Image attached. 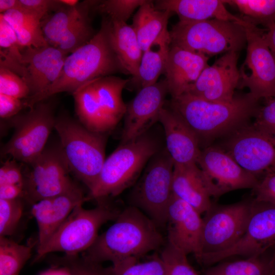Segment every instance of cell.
I'll use <instances>...</instances> for the list:
<instances>
[{"instance_id": "obj_1", "label": "cell", "mask_w": 275, "mask_h": 275, "mask_svg": "<svg viewBox=\"0 0 275 275\" xmlns=\"http://www.w3.org/2000/svg\"><path fill=\"white\" fill-rule=\"evenodd\" d=\"M164 243L156 224L141 210L130 206L120 212L114 223L98 235L81 256L96 263L113 264L141 258Z\"/></svg>"}, {"instance_id": "obj_2", "label": "cell", "mask_w": 275, "mask_h": 275, "mask_svg": "<svg viewBox=\"0 0 275 275\" xmlns=\"http://www.w3.org/2000/svg\"><path fill=\"white\" fill-rule=\"evenodd\" d=\"M118 72L124 73L110 44L105 16L92 40L67 57L58 78L43 92L24 100L25 107L31 108L57 93L72 94L92 80Z\"/></svg>"}, {"instance_id": "obj_3", "label": "cell", "mask_w": 275, "mask_h": 275, "mask_svg": "<svg viewBox=\"0 0 275 275\" xmlns=\"http://www.w3.org/2000/svg\"><path fill=\"white\" fill-rule=\"evenodd\" d=\"M258 102L249 93L226 102L208 101L185 93L172 98L171 108L180 116L200 141L231 134L246 125L257 112Z\"/></svg>"}, {"instance_id": "obj_4", "label": "cell", "mask_w": 275, "mask_h": 275, "mask_svg": "<svg viewBox=\"0 0 275 275\" xmlns=\"http://www.w3.org/2000/svg\"><path fill=\"white\" fill-rule=\"evenodd\" d=\"M159 148L157 140L148 132L120 143L105 159L95 185L89 191L88 200L108 198L122 193L137 180Z\"/></svg>"}, {"instance_id": "obj_5", "label": "cell", "mask_w": 275, "mask_h": 275, "mask_svg": "<svg viewBox=\"0 0 275 275\" xmlns=\"http://www.w3.org/2000/svg\"><path fill=\"white\" fill-rule=\"evenodd\" d=\"M54 129L72 173L89 191L95 185L105 160L107 133L89 130L66 114L56 117Z\"/></svg>"}, {"instance_id": "obj_6", "label": "cell", "mask_w": 275, "mask_h": 275, "mask_svg": "<svg viewBox=\"0 0 275 275\" xmlns=\"http://www.w3.org/2000/svg\"><path fill=\"white\" fill-rule=\"evenodd\" d=\"M107 199L96 200L97 205L89 209L82 207L84 203L78 204L51 238L37 249L34 262L52 252L78 255L89 249L97 238L101 226L115 220L121 212Z\"/></svg>"}, {"instance_id": "obj_7", "label": "cell", "mask_w": 275, "mask_h": 275, "mask_svg": "<svg viewBox=\"0 0 275 275\" xmlns=\"http://www.w3.org/2000/svg\"><path fill=\"white\" fill-rule=\"evenodd\" d=\"M170 34L171 45L207 56L238 52L246 43L241 24L216 19L179 21L172 26Z\"/></svg>"}, {"instance_id": "obj_8", "label": "cell", "mask_w": 275, "mask_h": 275, "mask_svg": "<svg viewBox=\"0 0 275 275\" xmlns=\"http://www.w3.org/2000/svg\"><path fill=\"white\" fill-rule=\"evenodd\" d=\"M174 168L167 150H159L147 164L130 195L131 206L141 210L158 227L167 225Z\"/></svg>"}, {"instance_id": "obj_9", "label": "cell", "mask_w": 275, "mask_h": 275, "mask_svg": "<svg viewBox=\"0 0 275 275\" xmlns=\"http://www.w3.org/2000/svg\"><path fill=\"white\" fill-rule=\"evenodd\" d=\"M56 119L51 103L44 100L35 104L26 113L12 118L15 131L2 148V154L25 164L31 163L46 147Z\"/></svg>"}, {"instance_id": "obj_10", "label": "cell", "mask_w": 275, "mask_h": 275, "mask_svg": "<svg viewBox=\"0 0 275 275\" xmlns=\"http://www.w3.org/2000/svg\"><path fill=\"white\" fill-rule=\"evenodd\" d=\"M23 171V199L32 205L68 192L77 186L70 176L69 166L61 145L45 147Z\"/></svg>"}, {"instance_id": "obj_11", "label": "cell", "mask_w": 275, "mask_h": 275, "mask_svg": "<svg viewBox=\"0 0 275 275\" xmlns=\"http://www.w3.org/2000/svg\"><path fill=\"white\" fill-rule=\"evenodd\" d=\"M253 203L252 199L229 205L212 204L203 218L201 259L205 255L224 251L241 238Z\"/></svg>"}, {"instance_id": "obj_12", "label": "cell", "mask_w": 275, "mask_h": 275, "mask_svg": "<svg viewBox=\"0 0 275 275\" xmlns=\"http://www.w3.org/2000/svg\"><path fill=\"white\" fill-rule=\"evenodd\" d=\"M246 55L239 70L238 87L247 88L255 99L275 98V60L265 39L264 30L245 20Z\"/></svg>"}, {"instance_id": "obj_13", "label": "cell", "mask_w": 275, "mask_h": 275, "mask_svg": "<svg viewBox=\"0 0 275 275\" xmlns=\"http://www.w3.org/2000/svg\"><path fill=\"white\" fill-rule=\"evenodd\" d=\"M253 200L252 211L241 238L224 251L203 256L200 264L210 266L234 256L254 257L275 246V205Z\"/></svg>"}, {"instance_id": "obj_14", "label": "cell", "mask_w": 275, "mask_h": 275, "mask_svg": "<svg viewBox=\"0 0 275 275\" xmlns=\"http://www.w3.org/2000/svg\"><path fill=\"white\" fill-rule=\"evenodd\" d=\"M197 164L211 197L217 198L237 189H253L258 182L257 177L217 147L209 146L201 150Z\"/></svg>"}, {"instance_id": "obj_15", "label": "cell", "mask_w": 275, "mask_h": 275, "mask_svg": "<svg viewBox=\"0 0 275 275\" xmlns=\"http://www.w3.org/2000/svg\"><path fill=\"white\" fill-rule=\"evenodd\" d=\"M225 150L258 180L275 170V145L253 125H245L231 133Z\"/></svg>"}, {"instance_id": "obj_16", "label": "cell", "mask_w": 275, "mask_h": 275, "mask_svg": "<svg viewBox=\"0 0 275 275\" xmlns=\"http://www.w3.org/2000/svg\"><path fill=\"white\" fill-rule=\"evenodd\" d=\"M238 56L237 51L225 53L211 66L205 68L185 93L211 102L231 101L239 83Z\"/></svg>"}, {"instance_id": "obj_17", "label": "cell", "mask_w": 275, "mask_h": 275, "mask_svg": "<svg viewBox=\"0 0 275 275\" xmlns=\"http://www.w3.org/2000/svg\"><path fill=\"white\" fill-rule=\"evenodd\" d=\"M168 93L165 79L140 89L134 98L126 104L120 143L134 140L148 132L158 121Z\"/></svg>"}, {"instance_id": "obj_18", "label": "cell", "mask_w": 275, "mask_h": 275, "mask_svg": "<svg viewBox=\"0 0 275 275\" xmlns=\"http://www.w3.org/2000/svg\"><path fill=\"white\" fill-rule=\"evenodd\" d=\"M167 225V241L187 255L193 254L199 262L202 256L201 214L173 194L168 206Z\"/></svg>"}, {"instance_id": "obj_19", "label": "cell", "mask_w": 275, "mask_h": 275, "mask_svg": "<svg viewBox=\"0 0 275 275\" xmlns=\"http://www.w3.org/2000/svg\"><path fill=\"white\" fill-rule=\"evenodd\" d=\"M22 54L24 66L22 78L32 96L44 91L58 78L69 54L48 45L26 47Z\"/></svg>"}, {"instance_id": "obj_20", "label": "cell", "mask_w": 275, "mask_h": 275, "mask_svg": "<svg viewBox=\"0 0 275 275\" xmlns=\"http://www.w3.org/2000/svg\"><path fill=\"white\" fill-rule=\"evenodd\" d=\"M87 200V196L78 185L68 192L33 204L31 213L36 221L38 229L37 249L51 238L78 204Z\"/></svg>"}, {"instance_id": "obj_21", "label": "cell", "mask_w": 275, "mask_h": 275, "mask_svg": "<svg viewBox=\"0 0 275 275\" xmlns=\"http://www.w3.org/2000/svg\"><path fill=\"white\" fill-rule=\"evenodd\" d=\"M158 121L164 130L166 150L174 164L197 163L201 151L200 141L180 116L172 108L163 107Z\"/></svg>"}, {"instance_id": "obj_22", "label": "cell", "mask_w": 275, "mask_h": 275, "mask_svg": "<svg viewBox=\"0 0 275 275\" xmlns=\"http://www.w3.org/2000/svg\"><path fill=\"white\" fill-rule=\"evenodd\" d=\"M208 59L204 53L171 45L164 73L172 98L185 93L209 66Z\"/></svg>"}, {"instance_id": "obj_23", "label": "cell", "mask_w": 275, "mask_h": 275, "mask_svg": "<svg viewBox=\"0 0 275 275\" xmlns=\"http://www.w3.org/2000/svg\"><path fill=\"white\" fill-rule=\"evenodd\" d=\"M159 10L176 14L181 21H201L211 19L230 21L242 24L243 18L230 13L226 8L225 1L158 0L154 1Z\"/></svg>"}, {"instance_id": "obj_24", "label": "cell", "mask_w": 275, "mask_h": 275, "mask_svg": "<svg viewBox=\"0 0 275 275\" xmlns=\"http://www.w3.org/2000/svg\"><path fill=\"white\" fill-rule=\"evenodd\" d=\"M129 81V79L112 75L92 81L96 106L109 131L124 117L126 104L122 98V92Z\"/></svg>"}, {"instance_id": "obj_25", "label": "cell", "mask_w": 275, "mask_h": 275, "mask_svg": "<svg viewBox=\"0 0 275 275\" xmlns=\"http://www.w3.org/2000/svg\"><path fill=\"white\" fill-rule=\"evenodd\" d=\"M172 191L201 214L208 210L212 204L201 171L197 163L174 164Z\"/></svg>"}, {"instance_id": "obj_26", "label": "cell", "mask_w": 275, "mask_h": 275, "mask_svg": "<svg viewBox=\"0 0 275 275\" xmlns=\"http://www.w3.org/2000/svg\"><path fill=\"white\" fill-rule=\"evenodd\" d=\"M107 18L111 47L124 73L131 75L132 77H135L138 74L143 51L134 31L131 25L125 22Z\"/></svg>"}, {"instance_id": "obj_27", "label": "cell", "mask_w": 275, "mask_h": 275, "mask_svg": "<svg viewBox=\"0 0 275 275\" xmlns=\"http://www.w3.org/2000/svg\"><path fill=\"white\" fill-rule=\"evenodd\" d=\"M173 13L157 9L153 1L146 0L134 14L131 26L144 52L168 33V24Z\"/></svg>"}, {"instance_id": "obj_28", "label": "cell", "mask_w": 275, "mask_h": 275, "mask_svg": "<svg viewBox=\"0 0 275 275\" xmlns=\"http://www.w3.org/2000/svg\"><path fill=\"white\" fill-rule=\"evenodd\" d=\"M171 44L169 31L143 52L138 74L129 82L140 89L156 83L164 72Z\"/></svg>"}, {"instance_id": "obj_29", "label": "cell", "mask_w": 275, "mask_h": 275, "mask_svg": "<svg viewBox=\"0 0 275 275\" xmlns=\"http://www.w3.org/2000/svg\"><path fill=\"white\" fill-rule=\"evenodd\" d=\"M204 275H272L271 249L254 257L222 261L207 268Z\"/></svg>"}, {"instance_id": "obj_30", "label": "cell", "mask_w": 275, "mask_h": 275, "mask_svg": "<svg viewBox=\"0 0 275 275\" xmlns=\"http://www.w3.org/2000/svg\"><path fill=\"white\" fill-rule=\"evenodd\" d=\"M98 1H84L74 7L64 6L41 22L44 37L49 45L57 47L61 35L87 9L93 8Z\"/></svg>"}, {"instance_id": "obj_31", "label": "cell", "mask_w": 275, "mask_h": 275, "mask_svg": "<svg viewBox=\"0 0 275 275\" xmlns=\"http://www.w3.org/2000/svg\"><path fill=\"white\" fill-rule=\"evenodd\" d=\"M92 81L84 85L72 94L78 121L89 130L108 133L104 119L96 105Z\"/></svg>"}, {"instance_id": "obj_32", "label": "cell", "mask_w": 275, "mask_h": 275, "mask_svg": "<svg viewBox=\"0 0 275 275\" xmlns=\"http://www.w3.org/2000/svg\"><path fill=\"white\" fill-rule=\"evenodd\" d=\"M1 66L14 72L21 78L24 71L22 51L16 33L0 14Z\"/></svg>"}, {"instance_id": "obj_33", "label": "cell", "mask_w": 275, "mask_h": 275, "mask_svg": "<svg viewBox=\"0 0 275 275\" xmlns=\"http://www.w3.org/2000/svg\"><path fill=\"white\" fill-rule=\"evenodd\" d=\"M86 10L60 36L57 47L70 54L82 47L96 35L89 16L91 10Z\"/></svg>"}, {"instance_id": "obj_34", "label": "cell", "mask_w": 275, "mask_h": 275, "mask_svg": "<svg viewBox=\"0 0 275 275\" xmlns=\"http://www.w3.org/2000/svg\"><path fill=\"white\" fill-rule=\"evenodd\" d=\"M32 246L0 236V275H19L31 257Z\"/></svg>"}, {"instance_id": "obj_35", "label": "cell", "mask_w": 275, "mask_h": 275, "mask_svg": "<svg viewBox=\"0 0 275 275\" xmlns=\"http://www.w3.org/2000/svg\"><path fill=\"white\" fill-rule=\"evenodd\" d=\"M226 4L235 6L245 20L268 29L275 23V0H230Z\"/></svg>"}, {"instance_id": "obj_36", "label": "cell", "mask_w": 275, "mask_h": 275, "mask_svg": "<svg viewBox=\"0 0 275 275\" xmlns=\"http://www.w3.org/2000/svg\"><path fill=\"white\" fill-rule=\"evenodd\" d=\"M132 258L105 268L108 275H166L164 263L160 255L155 254L149 259L140 261Z\"/></svg>"}, {"instance_id": "obj_37", "label": "cell", "mask_w": 275, "mask_h": 275, "mask_svg": "<svg viewBox=\"0 0 275 275\" xmlns=\"http://www.w3.org/2000/svg\"><path fill=\"white\" fill-rule=\"evenodd\" d=\"M166 269V275H198L190 264L187 255L168 241L160 253Z\"/></svg>"}, {"instance_id": "obj_38", "label": "cell", "mask_w": 275, "mask_h": 275, "mask_svg": "<svg viewBox=\"0 0 275 275\" xmlns=\"http://www.w3.org/2000/svg\"><path fill=\"white\" fill-rule=\"evenodd\" d=\"M146 0H104L98 1L94 10L107 15L111 20L126 22L136 8Z\"/></svg>"}, {"instance_id": "obj_39", "label": "cell", "mask_w": 275, "mask_h": 275, "mask_svg": "<svg viewBox=\"0 0 275 275\" xmlns=\"http://www.w3.org/2000/svg\"><path fill=\"white\" fill-rule=\"evenodd\" d=\"M23 210L22 199H0V236L7 237L14 233Z\"/></svg>"}, {"instance_id": "obj_40", "label": "cell", "mask_w": 275, "mask_h": 275, "mask_svg": "<svg viewBox=\"0 0 275 275\" xmlns=\"http://www.w3.org/2000/svg\"><path fill=\"white\" fill-rule=\"evenodd\" d=\"M54 266L68 268L72 275H108L101 264L86 260L78 255H65L54 261Z\"/></svg>"}, {"instance_id": "obj_41", "label": "cell", "mask_w": 275, "mask_h": 275, "mask_svg": "<svg viewBox=\"0 0 275 275\" xmlns=\"http://www.w3.org/2000/svg\"><path fill=\"white\" fill-rule=\"evenodd\" d=\"M0 93L20 99L30 96L27 84L18 75L4 67H0Z\"/></svg>"}, {"instance_id": "obj_42", "label": "cell", "mask_w": 275, "mask_h": 275, "mask_svg": "<svg viewBox=\"0 0 275 275\" xmlns=\"http://www.w3.org/2000/svg\"><path fill=\"white\" fill-rule=\"evenodd\" d=\"M265 101L256 113L252 125L275 145V98Z\"/></svg>"}, {"instance_id": "obj_43", "label": "cell", "mask_w": 275, "mask_h": 275, "mask_svg": "<svg viewBox=\"0 0 275 275\" xmlns=\"http://www.w3.org/2000/svg\"><path fill=\"white\" fill-rule=\"evenodd\" d=\"M253 190L255 201L275 205V170L259 179Z\"/></svg>"}, {"instance_id": "obj_44", "label": "cell", "mask_w": 275, "mask_h": 275, "mask_svg": "<svg viewBox=\"0 0 275 275\" xmlns=\"http://www.w3.org/2000/svg\"><path fill=\"white\" fill-rule=\"evenodd\" d=\"M13 30L21 48L39 47L49 45L44 37L41 26H23Z\"/></svg>"}, {"instance_id": "obj_45", "label": "cell", "mask_w": 275, "mask_h": 275, "mask_svg": "<svg viewBox=\"0 0 275 275\" xmlns=\"http://www.w3.org/2000/svg\"><path fill=\"white\" fill-rule=\"evenodd\" d=\"M21 10L40 19L46 16L48 13L59 10L64 5L59 0H19Z\"/></svg>"}, {"instance_id": "obj_46", "label": "cell", "mask_w": 275, "mask_h": 275, "mask_svg": "<svg viewBox=\"0 0 275 275\" xmlns=\"http://www.w3.org/2000/svg\"><path fill=\"white\" fill-rule=\"evenodd\" d=\"M23 170L18 161L9 159L3 163L0 168V186L23 185Z\"/></svg>"}, {"instance_id": "obj_47", "label": "cell", "mask_w": 275, "mask_h": 275, "mask_svg": "<svg viewBox=\"0 0 275 275\" xmlns=\"http://www.w3.org/2000/svg\"><path fill=\"white\" fill-rule=\"evenodd\" d=\"M13 29L23 26H41V20L21 9H13L2 14Z\"/></svg>"}, {"instance_id": "obj_48", "label": "cell", "mask_w": 275, "mask_h": 275, "mask_svg": "<svg viewBox=\"0 0 275 275\" xmlns=\"http://www.w3.org/2000/svg\"><path fill=\"white\" fill-rule=\"evenodd\" d=\"M24 100L0 93V117L11 119L18 115L24 107Z\"/></svg>"}, {"instance_id": "obj_49", "label": "cell", "mask_w": 275, "mask_h": 275, "mask_svg": "<svg viewBox=\"0 0 275 275\" xmlns=\"http://www.w3.org/2000/svg\"><path fill=\"white\" fill-rule=\"evenodd\" d=\"M24 188L22 185H5L0 186V199H23Z\"/></svg>"}, {"instance_id": "obj_50", "label": "cell", "mask_w": 275, "mask_h": 275, "mask_svg": "<svg viewBox=\"0 0 275 275\" xmlns=\"http://www.w3.org/2000/svg\"><path fill=\"white\" fill-rule=\"evenodd\" d=\"M264 39L275 60V23L267 30Z\"/></svg>"}, {"instance_id": "obj_51", "label": "cell", "mask_w": 275, "mask_h": 275, "mask_svg": "<svg viewBox=\"0 0 275 275\" xmlns=\"http://www.w3.org/2000/svg\"><path fill=\"white\" fill-rule=\"evenodd\" d=\"M19 0H0V12L3 14L13 9H20Z\"/></svg>"}, {"instance_id": "obj_52", "label": "cell", "mask_w": 275, "mask_h": 275, "mask_svg": "<svg viewBox=\"0 0 275 275\" xmlns=\"http://www.w3.org/2000/svg\"><path fill=\"white\" fill-rule=\"evenodd\" d=\"M54 275H72L70 270L63 266H53Z\"/></svg>"}, {"instance_id": "obj_53", "label": "cell", "mask_w": 275, "mask_h": 275, "mask_svg": "<svg viewBox=\"0 0 275 275\" xmlns=\"http://www.w3.org/2000/svg\"><path fill=\"white\" fill-rule=\"evenodd\" d=\"M59 1L63 5L68 7H74L79 4L77 0H59Z\"/></svg>"}, {"instance_id": "obj_54", "label": "cell", "mask_w": 275, "mask_h": 275, "mask_svg": "<svg viewBox=\"0 0 275 275\" xmlns=\"http://www.w3.org/2000/svg\"><path fill=\"white\" fill-rule=\"evenodd\" d=\"M272 253V275H275V246L271 249Z\"/></svg>"}, {"instance_id": "obj_55", "label": "cell", "mask_w": 275, "mask_h": 275, "mask_svg": "<svg viewBox=\"0 0 275 275\" xmlns=\"http://www.w3.org/2000/svg\"><path fill=\"white\" fill-rule=\"evenodd\" d=\"M39 275H54V269L52 267L41 272Z\"/></svg>"}]
</instances>
